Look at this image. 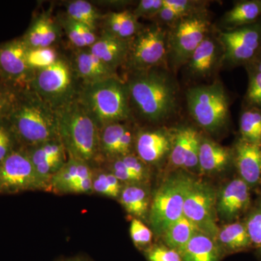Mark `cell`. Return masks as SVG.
<instances>
[{
	"mask_svg": "<svg viewBox=\"0 0 261 261\" xmlns=\"http://www.w3.org/2000/svg\"><path fill=\"white\" fill-rule=\"evenodd\" d=\"M70 63L82 84L97 83L118 77L116 71L105 64L88 49H79Z\"/></svg>",
	"mask_w": 261,
	"mask_h": 261,
	"instance_id": "e0dca14e",
	"label": "cell"
},
{
	"mask_svg": "<svg viewBox=\"0 0 261 261\" xmlns=\"http://www.w3.org/2000/svg\"><path fill=\"white\" fill-rule=\"evenodd\" d=\"M192 178L178 173L169 176L154 192L148 219L152 229L159 236L184 216V204Z\"/></svg>",
	"mask_w": 261,
	"mask_h": 261,
	"instance_id": "52a82bcc",
	"label": "cell"
},
{
	"mask_svg": "<svg viewBox=\"0 0 261 261\" xmlns=\"http://www.w3.org/2000/svg\"><path fill=\"white\" fill-rule=\"evenodd\" d=\"M18 91L10 86H0V121L9 113Z\"/></svg>",
	"mask_w": 261,
	"mask_h": 261,
	"instance_id": "ee69618b",
	"label": "cell"
},
{
	"mask_svg": "<svg viewBox=\"0 0 261 261\" xmlns=\"http://www.w3.org/2000/svg\"><path fill=\"white\" fill-rule=\"evenodd\" d=\"M148 261H182L179 252L167 246L154 245L145 250Z\"/></svg>",
	"mask_w": 261,
	"mask_h": 261,
	"instance_id": "f35d334b",
	"label": "cell"
},
{
	"mask_svg": "<svg viewBox=\"0 0 261 261\" xmlns=\"http://www.w3.org/2000/svg\"><path fill=\"white\" fill-rule=\"evenodd\" d=\"M16 143L14 136L5 120L0 121V162L16 149Z\"/></svg>",
	"mask_w": 261,
	"mask_h": 261,
	"instance_id": "60d3db41",
	"label": "cell"
},
{
	"mask_svg": "<svg viewBox=\"0 0 261 261\" xmlns=\"http://www.w3.org/2000/svg\"><path fill=\"white\" fill-rule=\"evenodd\" d=\"M58 21L62 28L64 29L70 44L78 49H87L97 40L98 36L95 31L84 24L72 20L65 15Z\"/></svg>",
	"mask_w": 261,
	"mask_h": 261,
	"instance_id": "f546056e",
	"label": "cell"
},
{
	"mask_svg": "<svg viewBox=\"0 0 261 261\" xmlns=\"http://www.w3.org/2000/svg\"><path fill=\"white\" fill-rule=\"evenodd\" d=\"M239 178L251 189L261 183V146L239 139L232 149Z\"/></svg>",
	"mask_w": 261,
	"mask_h": 261,
	"instance_id": "2e32d148",
	"label": "cell"
},
{
	"mask_svg": "<svg viewBox=\"0 0 261 261\" xmlns=\"http://www.w3.org/2000/svg\"><path fill=\"white\" fill-rule=\"evenodd\" d=\"M245 67H249V68L256 70L261 73V53L250 64L247 65Z\"/></svg>",
	"mask_w": 261,
	"mask_h": 261,
	"instance_id": "7dc6e473",
	"label": "cell"
},
{
	"mask_svg": "<svg viewBox=\"0 0 261 261\" xmlns=\"http://www.w3.org/2000/svg\"><path fill=\"white\" fill-rule=\"evenodd\" d=\"M61 27L59 21L51 15L43 13L33 20L23 39L29 49L53 47L61 38Z\"/></svg>",
	"mask_w": 261,
	"mask_h": 261,
	"instance_id": "ac0fdd59",
	"label": "cell"
},
{
	"mask_svg": "<svg viewBox=\"0 0 261 261\" xmlns=\"http://www.w3.org/2000/svg\"><path fill=\"white\" fill-rule=\"evenodd\" d=\"M233 162L231 149L201 136L198 169L203 174L224 171Z\"/></svg>",
	"mask_w": 261,
	"mask_h": 261,
	"instance_id": "ffe728a7",
	"label": "cell"
},
{
	"mask_svg": "<svg viewBox=\"0 0 261 261\" xmlns=\"http://www.w3.org/2000/svg\"><path fill=\"white\" fill-rule=\"evenodd\" d=\"M218 192L207 182L192 178L185 204L184 216L202 232L216 240L219 231L216 202Z\"/></svg>",
	"mask_w": 261,
	"mask_h": 261,
	"instance_id": "9c48e42d",
	"label": "cell"
},
{
	"mask_svg": "<svg viewBox=\"0 0 261 261\" xmlns=\"http://www.w3.org/2000/svg\"><path fill=\"white\" fill-rule=\"evenodd\" d=\"M60 56L53 47L34 48L27 51V63L33 72L42 70L56 63Z\"/></svg>",
	"mask_w": 261,
	"mask_h": 261,
	"instance_id": "e575fe53",
	"label": "cell"
},
{
	"mask_svg": "<svg viewBox=\"0 0 261 261\" xmlns=\"http://www.w3.org/2000/svg\"><path fill=\"white\" fill-rule=\"evenodd\" d=\"M129 233L130 239L139 249L149 248L152 243V232L142 220L133 219L130 222Z\"/></svg>",
	"mask_w": 261,
	"mask_h": 261,
	"instance_id": "74e56055",
	"label": "cell"
},
{
	"mask_svg": "<svg viewBox=\"0 0 261 261\" xmlns=\"http://www.w3.org/2000/svg\"><path fill=\"white\" fill-rule=\"evenodd\" d=\"M197 130L190 126H184L175 130L172 149L169 154V163L174 169H183L192 139Z\"/></svg>",
	"mask_w": 261,
	"mask_h": 261,
	"instance_id": "d6a6232c",
	"label": "cell"
},
{
	"mask_svg": "<svg viewBox=\"0 0 261 261\" xmlns=\"http://www.w3.org/2000/svg\"><path fill=\"white\" fill-rule=\"evenodd\" d=\"M241 140L261 145V110L245 107L240 118Z\"/></svg>",
	"mask_w": 261,
	"mask_h": 261,
	"instance_id": "836d02e7",
	"label": "cell"
},
{
	"mask_svg": "<svg viewBox=\"0 0 261 261\" xmlns=\"http://www.w3.org/2000/svg\"><path fill=\"white\" fill-rule=\"evenodd\" d=\"M77 100L99 127L126 122L132 115L126 82L119 77L90 84H82Z\"/></svg>",
	"mask_w": 261,
	"mask_h": 261,
	"instance_id": "277c9868",
	"label": "cell"
},
{
	"mask_svg": "<svg viewBox=\"0 0 261 261\" xmlns=\"http://www.w3.org/2000/svg\"><path fill=\"white\" fill-rule=\"evenodd\" d=\"M250 188L240 178L225 185L218 192L216 212L218 218L228 223L236 221L250 208Z\"/></svg>",
	"mask_w": 261,
	"mask_h": 261,
	"instance_id": "5bb4252c",
	"label": "cell"
},
{
	"mask_svg": "<svg viewBox=\"0 0 261 261\" xmlns=\"http://www.w3.org/2000/svg\"><path fill=\"white\" fill-rule=\"evenodd\" d=\"M128 47L129 40H123L102 32L93 45L87 49L105 64L117 72L119 67L126 64Z\"/></svg>",
	"mask_w": 261,
	"mask_h": 261,
	"instance_id": "d6986e66",
	"label": "cell"
},
{
	"mask_svg": "<svg viewBox=\"0 0 261 261\" xmlns=\"http://www.w3.org/2000/svg\"><path fill=\"white\" fill-rule=\"evenodd\" d=\"M165 5L177 12L182 17H187L197 12L201 11L202 2L191 0H163Z\"/></svg>",
	"mask_w": 261,
	"mask_h": 261,
	"instance_id": "b9f144b4",
	"label": "cell"
},
{
	"mask_svg": "<svg viewBox=\"0 0 261 261\" xmlns=\"http://www.w3.org/2000/svg\"><path fill=\"white\" fill-rule=\"evenodd\" d=\"M58 136L68 159L94 167L101 162L99 129L76 99L56 110Z\"/></svg>",
	"mask_w": 261,
	"mask_h": 261,
	"instance_id": "3957f363",
	"label": "cell"
},
{
	"mask_svg": "<svg viewBox=\"0 0 261 261\" xmlns=\"http://www.w3.org/2000/svg\"><path fill=\"white\" fill-rule=\"evenodd\" d=\"M71 63L64 58L50 66L34 72L27 89L56 110L76 99L80 86Z\"/></svg>",
	"mask_w": 261,
	"mask_h": 261,
	"instance_id": "5b68a950",
	"label": "cell"
},
{
	"mask_svg": "<svg viewBox=\"0 0 261 261\" xmlns=\"http://www.w3.org/2000/svg\"><path fill=\"white\" fill-rule=\"evenodd\" d=\"M248 73V87L245 96V107L261 110V73L246 67Z\"/></svg>",
	"mask_w": 261,
	"mask_h": 261,
	"instance_id": "8d00e7d4",
	"label": "cell"
},
{
	"mask_svg": "<svg viewBox=\"0 0 261 261\" xmlns=\"http://www.w3.org/2000/svg\"><path fill=\"white\" fill-rule=\"evenodd\" d=\"M66 16L95 31L102 15L92 3L86 0H73L65 5Z\"/></svg>",
	"mask_w": 261,
	"mask_h": 261,
	"instance_id": "1f68e13d",
	"label": "cell"
},
{
	"mask_svg": "<svg viewBox=\"0 0 261 261\" xmlns=\"http://www.w3.org/2000/svg\"><path fill=\"white\" fill-rule=\"evenodd\" d=\"M128 124L126 122L111 123L99 132V156L101 162L116 159V151Z\"/></svg>",
	"mask_w": 261,
	"mask_h": 261,
	"instance_id": "f1b7e54d",
	"label": "cell"
},
{
	"mask_svg": "<svg viewBox=\"0 0 261 261\" xmlns=\"http://www.w3.org/2000/svg\"><path fill=\"white\" fill-rule=\"evenodd\" d=\"M260 185H261V183H260Z\"/></svg>",
	"mask_w": 261,
	"mask_h": 261,
	"instance_id": "681fc988",
	"label": "cell"
},
{
	"mask_svg": "<svg viewBox=\"0 0 261 261\" xmlns=\"http://www.w3.org/2000/svg\"><path fill=\"white\" fill-rule=\"evenodd\" d=\"M219 43L209 35L201 42L187 61L188 69L196 77L207 76L219 61Z\"/></svg>",
	"mask_w": 261,
	"mask_h": 261,
	"instance_id": "7402d4cb",
	"label": "cell"
},
{
	"mask_svg": "<svg viewBox=\"0 0 261 261\" xmlns=\"http://www.w3.org/2000/svg\"><path fill=\"white\" fill-rule=\"evenodd\" d=\"M216 241L229 252H240L252 246L246 226L243 221L228 223L219 228Z\"/></svg>",
	"mask_w": 261,
	"mask_h": 261,
	"instance_id": "4316f807",
	"label": "cell"
},
{
	"mask_svg": "<svg viewBox=\"0 0 261 261\" xmlns=\"http://www.w3.org/2000/svg\"><path fill=\"white\" fill-rule=\"evenodd\" d=\"M138 20L133 12L123 10L111 12L104 16L102 15L100 22L102 24V32L118 39L128 41L143 27Z\"/></svg>",
	"mask_w": 261,
	"mask_h": 261,
	"instance_id": "603a6c76",
	"label": "cell"
},
{
	"mask_svg": "<svg viewBox=\"0 0 261 261\" xmlns=\"http://www.w3.org/2000/svg\"><path fill=\"white\" fill-rule=\"evenodd\" d=\"M47 192L24 148L15 149L0 162V195Z\"/></svg>",
	"mask_w": 261,
	"mask_h": 261,
	"instance_id": "8fae6325",
	"label": "cell"
},
{
	"mask_svg": "<svg viewBox=\"0 0 261 261\" xmlns=\"http://www.w3.org/2000/svg\"><path fill=\"white\" fill-rule=\"evenodd\" d=\"M252 246L261 253V200L252 207L244 221Z\"/></svg>",
	"mask_w": 261,
	"mask_h": 261,
	"instance_id": "d590c367",
	"label": "cell"
},
{
	"mask_svg": "<svg viewBox=\"0 0 261 261\" xmlns=\"http://www.w3.org/2000/svg\"><path fill=\"white\" fill-rule=\"evenodd\" d=\"M224 60L231 65L250 64L261 53V20L220 33Z\"/></svg>",
	"mask_w": 261,
	"mask_h": 261,
	"instance_id": "7c38bea8",
	"label": "cell"
},
{
	"mask_svg": "<svg viewBox=\"0 0 261 261\" xmlns=\"http://www.w3.org/2000/svg\"><path fill=\"white\" fill-rule=\"evenodd\" d=\"M163 6V0H142L136 7L133 13L138 19L155 18Z\"/></svg>",
	"mask_w": 261,
	"mask_h": 261,
	"instance_id": "7bdbcfd3",
	"label": "cell"
},
{
	"mask_svg": "<svg viewBox=\"0 0 261 261\" xmlns=\"http://www.w3.org/2000/svg\"><path fill=\"white\" fill-rule=\"evenodd\" d=\"M261 146V145H260Z\"/></svg>",
	"mask_w": 261,
	"mask_h": 261,
	"instance_id": "f907efd6",
	"label": "cell"
},
{
	"mask_svg": "<svg viewBox=\"0 0 261 261\" xmlns=\"http://www.w3.org/2000/svg\"><path fill=\"white\" fill-rule=\"evenodd\" d=\"M168 37L157 24L142 27L129 40L126 65L132 73L152 69L162 65L168 51Z\"/></svg>",
	"mask_w": 261,
	"mask_h": 261,
	"instance_id": "ba28073f",
	"label": "cell"
},
{
	"mask_svg": "<svg viewBox=\"0 0 261 261\" xmlns=\"http://www.w3.org/2000/svg\"><path fill=\"white\" fill-rule=\"evenodd\" d=\"M200 140L201 135L198 132L192 139L183 169L192 171L198 168Z\"/></svg>",
	"mask_w": 261,
	"mask_h": 261,
	"instance_id": "f6af8a7d",
	"label": "cell"
},
{
	"mask_svg": "<svg viewBox=\"0 0 261 261\" xmlns=\"http://www.w3.org/2000/svg\"><path fill=\"white\" fill-rule=\"evenodd\" d=\"M28 49L22 39L0 45V76L13 88L27 89L34 75L27 63Z\"/></svg>",
	"mask_w": 261,
	"mask_h": 261,
	"instance_id": "4fadbf2b",
	"label": "cell"
},
{
	"mask_svg": "<svg viewBox=\"0 0 261 261\" xmlns=\"http://www.w3.org/2000/svg\"><path fill=\"white\" fill-rule=\"evenodd\" d=\"M261 0H245L233 5L223 17L222 23L226 30L245 27L260 20Z\"/></svg>",
	"mask_w": 261,
	"mask_h": 261,
	"instance_id": "484cf974",
	"label": "cell"
},
{
	"mask_svg": "<svg viewBox=\"0 0 261 261\" xmlns=\"http://www.w3.org/2000/svg\"><path fill=\"white\" fill-rule=\"evenodd\" d=\"M56 261H92L90 259L83 255H75V256L63 257Z\"/></svg>",
	"mask_w": 261,
	"mask_h": 261,
	"instance_id": "c3c4849f",
	"label": "cell"
},
{
	"mask_svg": "<svg viewBox=\"0 0 261 261\" xmlns=\"http://www.w3.org/2000/svg\"><path fill=\"white\" fill-rule=\"evenodd\" d=\"M5 120L22 148L59 138L56 110L30 89L18 91Z\"/></svg>",
	"mask_w": 261,
	"mask_h": 261,
	"instance_id": "6da1fadb",
	"label": "cell"
},
{
	"mask_svg": "<svg viewBox=\"0 0 261 261\" xmlns=\"http://www.w3.org/2000/svg\"><path fill=\"white\" fill-rule=\"evenodd\" d=\"M118 200L127 214L133 219L142 221L148 219L152 199L145 185H124Z\"/></svg>",
	"mask_w": 261,
	"mask_h": 261,
	"instance_id": "44dd1931",
	"label": "cell"
},
{
	"mask_svg": "<svg viewBox=\"0 0 261 261\" xmlns=\"http://www.w3.org/2000/svg\"><path fill=\"white\" fill-rule=\"evenodd\" d=\"M189 111L203 129L215 133L222 129L229 120V100L220 82L192 87L187 91Z\"/></svg>",
	"mask_w": 261,
	"mask_h": 261,
	"instance_id": "8992f818",
	"label": "cell"
},
{
	"mask_svg": "<svg viewBox=\"0 0 261 261\" xmlns=\"http://www.w3.org/2000/svg\"><path fill=\"white\" fill-rule=\"evenodd\" d=\"M92 178V193L108 198L118 199L124 185L107 168L93 167Z\"/></svg>",
	"mask_w": 261,
	"mask_h": 261,
	"instance_id": "4dcf8cb0",
	"label": "cell"
},
{
	"mask_svg": "<svg viewBox=\"0 0 261 261\" xmlns=\"http://www.w3.org/2000/svg\"><path fill=\"white\" fill-rule=\"evenodd\" d=\"M199 231L194 223L183 216L171 224L162 237L166 246L180 252Z\"/></svg>",
	"mask_w": 261,
	"mask_h": 261,
	"instance_id": "83f0119b",
	"label": "cell"
},
{
	"mask_svg": "<svg viewBox=\"0 0 261 261\" xmlns=\"http://www.w3.org/2000/svg\"><path fill=\"white\" fill-rule=\"evenodd\" d=\"M174 132L166 128L139 130L136 132L135 154L146 164L155 165L169 156Z\"/></svg>",
	"mask_w": 261,
	"mask_h": 261,
	"instance_id": "9a60e30c",
	"label": "cell"
},
{
	"mask_svg": "<svg viewBox=\"0 0 261 261\" xmlns=\"http://www.w3.org/2000/svg\"><path fill=\"white\" fill-rule=\"evenodd\" d=\"M93 167L88 163L73 159H68L66 163L51 177L49 192L56 195H63L65 190L73 182L91 177Z\"/></svg>",
	"mask_w": 261,
	"mask_h": 261,
	"instance_id": "d4e9b609",
	"label": "cell"
},
{
	"mask_svg": "<svg viewBox=\"0 0 261 261\" xmlns=\"http://www.w3.org/2000/svg\"><path fill=\"white\" fill-rule=\"evenodd\" d=\"M155 68L134 72L126 82L130 108L150 122L162 121L173 114L177 96L173 81Z\"/></svg>",
	"mask_w": 261,
	"mask_h": 261,
	"instance_id": "7a4b0ae2",
	"label": "cell"
},
{
	"mask_svg": "<svg viewBox=\"0 0 261 261\" xmlns=\"http://www.w3.org/2000/svg\"><path fill=\"white\" fill-rule=\"evenodd\" d=\"M155 18L160 20L161 23L174 25L183 17L178 14L177 12L173 10L172 8H170L167 5H165L163 3V8L160 10Z\"/></svg>",
	"mask_w": 261,
	"mask_h": 261,
	"instance_id": "bcb514c9",
	"label": "cell"
},
{
	"mask_svg": "<svg viewBox=\"0 0 261 261\" xmlns=\"http://www.w3.org/2000/svg\"><path fill=\"white\" fill-rule=\"evenodd\" d=\"M179 253L182 261H219L221 247L214 238L199 231Z\"/></svg>",
	"mask_w": 261,
	"mask_h": 261,
	"instance_id": "cb8c5ba5",
	"label": "cell"
},
{
	"mask_svg": "<svg viewBox=\"0 0 261 261\" xmlns=\"http://www.w3.org/2000/svg\"><path fill=\"white\" fill-rule=\"evenodd\" d=\"M210 20L202 10L184 17L173 25L168 48L175 66L185 64L193 51L208 35Z\"/></svg>",
	"mask_w": 261,
	"mask_h": 261,
	"instance_id": "30bf717a",
	"label": "cell"
},
{
	"mask_svg": "<svg viewBox=\"0 0 261 261\" xmlns=\"http://www.w3.org/2000/svg\"><path fill=\"white\" fill-rule=\"evenodd\" d=\"M124 163L136 176L142 180L144 184H147L149 179V170L148 165L144 163L135 153L128 154L123 157L118 158Z\"/></svg>",
	"mask_w": 261,
	"mask_h": 261,
	"instance_id": "ab89813d",
	"label": "cell"
}]
</instances>
